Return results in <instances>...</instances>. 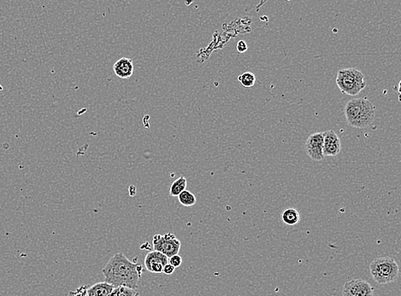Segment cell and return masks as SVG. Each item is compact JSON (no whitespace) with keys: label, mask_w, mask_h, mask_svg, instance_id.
I'll return each instance as SVG.
<instances>
[{"label":"cell","mask_w":401,"mask_h":296,"mask_svg":"<svg viewBox=\"0 0 401 296\" xmlns=\"http://www.w3.org/2000/svg\"><path fill=\"white\" fill-rule=\"evenodd\" d=\"M282 221L287 225L292 226V225L298 224L300 221V217H299L298 211L295 210L294 208H289V209L283 211L282 214Z\"/></svg>","instance_id":"cell-12"},{"label":"cell","mask_w":401,"mask_h":296,"mask_svg":"<svg viewBox=\"0 0 401 296\" xmlns=\"http://www.w3.org/2000/svg\"><path fill=\"white\" fill-rule=\"evenodd\" d=\"M169 263V258L165 256L164 254L158 252V251H151L150 253L146 254L144 264L145 267L147 271L150 270V268L155 264H161L163 267Z\"/></svg>","instance_id":"cell-11"},{"label":"cell","mask_w":401,"mask_h":296,"mask_svg":"<svg viewBox=\"0 0 401 296\" xmlns=\"http://www.w3.org/2000/svg\"><path fill=\"white\" fill-rule=\"evenodd\" d=\"M248 47L244 40H240L236 45V49L239 53H244L247 50Z\"/></svg>","instance_id":"cell-18"},{"label":"cell","mask_w":401,"mask_h":296,"mask_svg":"<svg viewBox=\"0 0 401 296\" xmlns=\"http://www.w3.org/2000/svg\"><path fill=\"white\" fill-rule=\"evenodd\" d=\"M370 271L378 284H388L398 279L400 269L392 257L376 258L370 265Z\"/></svg>","instance_id":"cell-3"},{"label":"cell","mask_w":401,"mask_h":296,"mask_svg":"<svg viewBox=\"0 0 401 296\" xmlns=\"http://www.w3.org/2000/svg\"><path fill=\"white\" fill-rule=\"evenodd\" d=\"M153 249L164 254L168 258L178 254L181 249V242L171 232L160 235L157 234L153 237Z\"/></svg>","instance_id":"cell-5"},{"label":"cell","mask_w":401,"mask_h":296,"mask_svg":"<svg viewBox=\"0 0 401 296\" xmlns=\"http://www.w3.org/2000/svg\"><path fill=\"white\" fill-rule=\"evenodd\" d=\"M118 296H139L136 290L127 287H118Z\"/></svg>","instance_id":"cell-16"},{"label":"cell","mask_w":401,"mask_h":296,"mask_svg":"<svg viewBox=\"0 0 401 296\" xmlns=\"http://www.w3.org/2000/svg\"><path fill=\"white\" fill-rule=\"evenodd\" d=\"M342 150L341 139L336 132L333 130H328L323 132V148L322 153L324 157L336 156Z\"/></svg>","instance_id":"cell-8"},{"label":"cell","mask_w":401,"mask_h":296,"mask_svg":"<svg viewBox=\"0 0 401 296\" xmlns=\"http://www.w3.org/2000/svg\"><path fill=\"white\" fill-rule=\"evenodd\" d=\"M113 70L115 74L121 79H130L134 74L133 61L128 57H122L115 63Z\"/></svg>","instance_id":"cell-9"},{"label":"cell","mask_w":401,"mask_h":296,"mask_svg":"<svg viewBox=\"0 0 401 296\" xmlns=\"http://www.w3.org/2000/svg\"><path fill=\"white\" fill-rule=\"evenodd\" d=\"M141 271V266L130 261L123 253L111 257L102 270L105 282L113 288L127 287L134 290L139 286Z\"/></svg>","instance_id":"cell-1"},{"label":"cell","mask_w":401,"mask_h":296,"mask_svg":"<svg viewBox=\"0 0 401 296\" xmlns=\"http://www.w3.org/2000/svg\"><path fill=\"white\" fill-rule=\"evenodd\" d=\"M336 85L343 94L357 96L365 89L366 83L363 73L358 69L349 68L339 70Z\"/></svg>","instance_id":"cell-4"},{"label":"cell","mask_w":401,"mask_h":296,"mask_svg":"<svg viewBox=\"0 0 401 296\" xmlns=\"http://www.w3.org/2000/svg\"><path fill=\"white\" fill-rule=\"evenodd\" d=\"M238 81L245 88H251L255 85L256 77L252 73L245 72L238 76Z\"/></svg>","instance_id":"cell-15"},{"label":"cell","mask_w":401,"mask_h":296,"mask_svg":"<svg viewBox=\"0 0 401 296\" xmlns=\"http://www.w3.org/2000/svg\"><path fill=\"white\" fill-rule=\"evenodd\" d=\"M322 148H323V132H316L314 134H312L305 142V152L309 157L313 161H320L324 159Z\"/></svg>","instance_id":"cell-7"},{"label":"cell","mask_w":401,"mask_h":296,"mask_svg":"<svg viewBox=\"0 0 401 296\" xmlns=\"http://www.w3.org/2000/svg\"><path fill=\"white\" fill-rule=\"evenodd\" d=\"M113 288L110 284L107 282H100L90 286L86 290L87 296H109V294L112 292Z\"/></svg>","instance_id":"cell-10"},{"label":"cell","mask_w":401,"mask_h":296,"mask_svg":"<svg viewBox=\"0 0 401 296\" xmlns=\"http://www.w3.org/2000/svg\"><path fill=\"white\" fill-rule=\"evenodd\" d=\"M175 270H176V268L173 267L171 265H169V264L168 263L163 267L162 273L165 274V275H169H169H172V274L175 272Z\"/></svg>","instance_id":"cell-19"},{"label":"cell","mask_w":401,"mask_h":296,"mask_svg":"<svg viewBox=\"0 0 401 296\" xmlns=\"http://www.w3.org/2000/svg\"><path fill=\"white\" fill-rule=\"evenodd\" d=\"M177 197H178V201L184 207H192L193 205H195L196 201H197L195 195L189 191H183Z\"/></svg>","instance_id":"cell-14"},{"label":"cell","mask_w":401,"mask_h":296,"mask_svg":"<svg viewBox=\"0 0 401 296\" xmlns=\"http://www.w3.org/2000/svg\"><path fill=\"white\" fill-rule=\"evenodd\" d=\"M342 296H374V289L365 280H350L343 287Z\"/></svg>","instance_id":"cell-6"},{"label":"cell","mask_w":401,"mask_h":296,"mask_svg":"<svg viewBox=\"0 0 401 296\" xmlns=\"http://www.w3.org/2000/svg\"><path fill=\"white\" fill-rule=\"evenodd\" d=\"M86 290V288H85V287H84V286L81 287V288H80V290H77V291H78V292H79V294H77H77H74V296H86V291H84V292H83V290Z\"/></svg>","instance_id":"cell-20"},{"label":"cell","mask_w":401,"mask_h":296,"mask_svg":"<svg viewBox=\"0 0 401 296\" xmlns=\"http://www.w3.org/2000/svg\"><path fill=\"white\" fill-rule=\"evenodd\" d=\"M187 185V182L186 178L181 176L171 184L170 189H169L170 197H178L183 191H186Z\"/></svg>","instance_id":"cell-13"},{"label":"cell","mask_w":401,"mask_h":296,"mask_svg":"<svg viewBox=\"0 0 401 296\" xmlns=\"http://www.w3.org/2000/svg\"><path fill=\"white\" fill-rule=\"evenodd\" d=\"M375 109L366 99H352L347 102L345 115L348 125L355 128H365L372 125Z\"/></svg>","instance_id":"cell-2"},{"label":"cell","mask_w":401,"mask_h":296,"mask_svg":"<svg viewBox=\"0 0 401 296\" xmlns=\"http://www.w3.org/2000/svg\"><path fill=\"white\" fill-rule=\"evenodd\" d=\"M169 264L171 265L173 267H175V268H178L183 264V258H182V256H180L179 254H176V255L169 258Z\"/></svg>","instance_id":"cell-17"}]
</instances>
